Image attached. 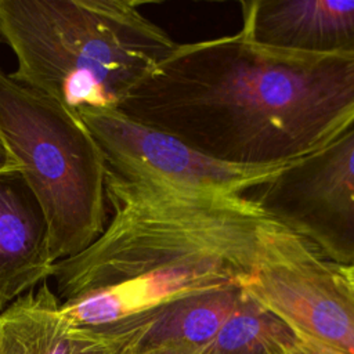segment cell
<instances>
[{
  "instance_id": "cell-14",
  "label": "cell",
  "mask_w": 354,
  "mask_h": 354,
  "mask_svg": "<svg viewBox=\"0 0 354 354\" xmlns=\"http://www.w3.org/2000/svg\"><path fill=\"white\" fill-rule=\"evenodd\" d=\"M267 354H343L293 332L278 340Z\"/></svg>"
},
{
  "instance_id": "cell-13",
  "label": "cell",
  "mask_w": 354,
  "mask_h": 354,
  "mask_svg": "<svg viewBox=\"0 0 354 354\" xmlns=\"http://www.w3.org/2000/svg\"><path fill=\"white\" fill-rule=\"evenodd\" d=\"M87 329L91 333L90 339L77 354H129L130 343L122 333L106 328Z\"/></svg>"
},
{
  "instance_id": "cell-10",
  "label": "cell",
  "mask_w": 354,
  "mask_h": 354,
  "mask_svg": "<svg viewBox=\"0 0 354 354\" xmlns=\"http://www.w3.org/2000/svg\"><path fill=\"white\" fill-rule=\"evenodd\" d=\"M242 295L241 285L206 290L169 301L108 328L124 335L133 351L194 354L214 339Z\"/></svg>"
},
{
  "instance_id": "cell-16",
  "label": "cell",
  "mask_w": 354,
  "mask_h": 354,
  "mask_svg": "<svg viewBox=\"0 0 354 354\" xmlns=\"http://www.w3.org/2000/svg\"><path fill=\"white\" fill-rule=\"evenodd\" d=\"M129 354H166V353H159V351H133L130 348Z\"/></svg>"
},
{
  "instance_id": "cell-7",
  "label": "cell",
  "mask_w": 354,
  "mask_h": 354,
  "mask_svg": "<svg viewBox=\"0 0 354 354\" xmlns=\"http://www.w3.org/2000/svg\"><path fill=\"white\" fill-rule=\"evenodd\" d=\"M79 115L97 141L106 169L129 180L192 194L242 196L270 181L285 166L249 167L213 159L118 109Z\"/></svg>"
},
{
  "instance_id": "cell-11",
  "label": "cell",
  "mask_w": 354,
  "mask_h": 354,
  "mask_svg": "<svg viewBox=\"0 0 354 354\" xmlns=\"http://www.w3.org/2000/svg\"><path fill=\"white\" fill-rule=\"evenodd\" d=\"M90 335L66 319L47 282L0 313V354H77Z\"/></svg>"
},
{
  "instance_id": "cell-9",
  "label": "cell",
  "mask_w": 354,
  "mask_h": 354,
  "mask_svg": "<svg viewBox=\"0 0 354 354\" xmlns=\"http://www.w3.org/2000/svg\"><path fill=\"white\" fill-rule=\"evenodd\" d=\"M47 220L21 171L0 173V313L51 277Z\"/></svg>"
},
{
  "instance_id": "cell-2",
  "label": "cell",
  "mask_w": 354,
  "mask_h": 354,
  "mask_svg": "<svg viewBox=\"0 0 354 354\" xmlns=\"http://www.w3.org/2000/svg\"><path fill=\"white\" fill-rule=\"evenodd\" d=\"M111 221L80 253L54 264L66 319L102 328L169 301L242 285L268 220L246 195L184 192L106 169Z\"/></svg>"
},
{
  "instance_id": "cell-5",
  "label": "cell",
  "mask_w": 354,
  "mask_h": 354,
  "mask_svg": "<svg viewBox=\"0 0 354 354\" xmlns=\"http://www.w3.org/2000/svg\"><path fill=\"white\" fill-rule=\"evenodd\" d=\"M241 286L293 333L354 354V295L337 266L277 221L261 224L256 263Z\"/></svg>"
},
{
  "instance_id": "cell-4",
  "label": "cell",
  "mask_w": 354,
  "mask_h": 354,
  "mask_svg": "<svg viewBox=\"0 0 354 354\" xmlns=\"http://www.w3.org/2000/svg\"><path fill=\"white\" fill-rule=\"evenodd\" d=\"M0 134L47 220L54 261L106 225V163L79 113L0 69Z\"/></svg>"
},
{
  "instance_id": "cell-1",
  "label": "cell",
  "mask_w": 354,
  "mask_h": 354,
  "mask_svg": "<svg viewBox=\"0 0 354 354\" xmlns=\"http://www.w3.org/2000/svg\"><path fill=\"white\" fill-rule=\"evenodd\" d=\"M118 111L221 162L286 165L354 126V55L266 47L241 30L177 44Z\"/></svg>"
},
{
  "instance_id": "cell-6",
  "label": "cell",
  "mask_w": 354,
  "mask_h": 354,
  "mask_svg": "<svg viewBox=\"0 0 354 354\" xmlns=\"http://www.w3.org/2000/svg\"><path fill=\"white\" fill-rule=\"evenodd\" d=\"M249 198L333 264L354 263V126L286 163Z\"/></svg>"
},
{
  "instance_id": "cell-15",
  "label": "cell",
  "mask_w": 354,
  "mask_h": 354,
  "mask_svg": "<svg viewBox=\"0 0 354 354\" xmlns=\"http://www.w3.org/2000/svg\"><path fill=\"white\" fill-rule=\"evenodd\" d=\"M7 171H19V166L0 134V173Z\"/></svg>"
},
{
  "instance_id": "cell-3",
  "label": "cell",
  "mask_w": 354,
  "mask_h": 354,
  "mask_svg": "<svg viewBox=\"0 0 354 354\" xmlns=\"http://www.w3.org/2000/svg\"><path fill=\"white\" fill-rule=\"evenodd\" d=\"M131 0H0L11 73L76 113L118 109L177 46Z\"/></svg>"
},
{
  "instance_id": "cell-12",
  "label": "cell",
  "mask_w": 354,
  "mask_h": 354,
  "mask_svg": "<svg viewBox=\"0 0 354 354\" xmlns=\"http://www.w3.org/2000/svg\"><path fill=\"white\" fill-rule=\"evenodd\" d=\"M290 332L277 315L243 289L236 308L214 339L201 350L205 354H267Z\"/></svg>"
},
{
  "instance_id": "cell-8",
  "label": "cell",
  "mask_w": 354,
  "mask_h": 354,
  "mask_svg": "<svg viewBox=\"0 0 354 354\" xmlns=\"http://www.w3.org/2000/svg\"><path fill=\"white\" fill-rule=\"evenodd\" d=\"M241 8V32L261 46L354 55V0H253Z\"/></svg>"
}]
</instances>
